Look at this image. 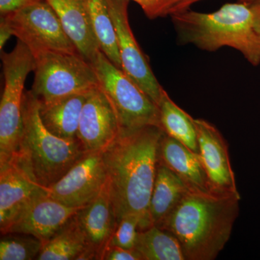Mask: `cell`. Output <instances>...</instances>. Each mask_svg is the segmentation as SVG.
<instances>
[{
  "instance_id": "obj_8",
  "label": "cell",
  "mask_w": 260,
  "mask_h": 260,
  "mask_svg": "<svg viewBox=\"0 0 260 260\" xmlns=\"http://www.w3.org/2000/svg\"><path fill=\"white\" fill-rule=\"evenodd\" d=\"M1 17L8 22L13 36L28 48L34 56L47 51L79 53L45 0Z\"/></svg>"
},
{
  "instance_id": "obj_6",
  "label": "cell",
  "mask_w": 260,
  "mask_h": 260,
  "mask_svg": "<svg viewBox=\"0 0 260 260\" xmlns=\"http://www.w3.org/2000/svg\"><path fill=\"white\" fill-rule=\"evenodd\" d=\"M90 64L96 73L99 87L115 110L121 128L156 126L162 129L158 106L122 70L101 50Z\"/></svg>"
},
{
  "instance_id": "obj_1",
  "label": "cell",
  "mask_w": 260,
  "mask_h": 260,
  "mask_svg": "<svg viewBox=\"0 0 260 260\" xmlns=\"http://www.w3.org/2000/svg\"><path fill=\"white\" fill-rule=\"evenodd\" d=\"M164 131L156 126L124 129L102 151L117 223L128 215L140 218L139 231L153 226L148 207L158 149Z\"/></svg>"
},
{
  "instance_id": "obj_2",
  "label": "cell",
  "mask_w": 260,
  "mask_h": 260,
  "mask_svg": "<svg viewBox=\"0 0 260 260\" xmlns=\"http://www.w3.org/2000/svg\"><path fill=\"white\" fill-rule=\"evenodd\" d=\"M240 195L189 189L160 229L180 243L186 260H213L229 242Z\"/></svg>"
},
{
  "instance_id": "obj_30",
  "label": "cell",
  "mask_w": 260,
  "mask_h": 260,
  "mask_svg": "<svg viewBox=\"0 0 260 260\" xmlns=\"http://www.w3.org/2000/svg\"><path fill=\"white\" fill-rule=\"evenodd\" d=\"M200 1H202V0H179L177 4L174 7V9H173L172 14L171 15L189 9L191 5ZM239 1L253 3V2L256 1V0H239Z\"/></svg>"
},
{
  "instance_id": "obj_11",
  "label": "cell",
  "mask_w": 260,
  "mask_h": 260,
  "mask_svg": "<svg viewBox=\"0 0 260 260\" xmlns=\"http://www.w3.org/2000/svg\"><path fill=\"white\" fill-rule=\"evenodd\" d=\"M49 194L29 172L18 154L0 167V231L6 233L27 207Z\"/></svg>"
},
{
  "instance_id": "obj_3",
  "label": "cell",
  "mask_w": 260,
  "mask_h": 260,
  "mask_svg": "<svg viewBox=\"0 0 260 260\" xmlns=\"http://www.w3.org/2000/svg\"><path fill=\"white\" fill-rule=\"evenodd\" d=\"M170 16L181 44L208 51L233 48L250 64H260V37L254 25L253 3H228L210 13L188 9Z\"/></svg>"
},
{
  "instance_id": "obj_5",
  "label": "cell",
  "mask_w": 260,
  "mask_h": 260,
  "mask_svg": "<svg viewBox=\"0 0 260 260\" xmlns=\"http://www.w3.org/2000/svg\"><path fill=\"white\" fill-rule=\"evenodd\" d=\"M4 89L0 103V167L18 153L23 133L24 85L36 67L31 51L20 41L10 52L2 51Z\"/></svg>"
},
{
  "instance_id": "obj_26",
  "label": "cell",
  "mask_w": 260,
  "mask_h": 260,
  "mask_svg": "<svg viewBox=\"0 0 260 260\" xmlns=\"http://www.w3.org/2000/svg\"><path fill=\"white\" fill-rule=\"evenodd\" d=\"M138 3L150 20L170 16L179 0H133Z\"/></svg>"
},
{
  "instance_id": "obj_10",
  "label": "cell",
  "mask_w": 260,
  "mask_h": 260,
  "mask_svg": "<svg viewBox=\"0 0 260 260\" xmlns=\"http://www.w3.org/2000/svg\"><path fill=\"white\" fill-rule=\"evenodd\" d=\"M107 182L102 151L87 152L49 188V194L68 206L83 208L96 198Z\"/></svg>"
},
{
  "instance_id": "obj_27",
  "label": "cell",
  "mask_w": 260,
  "mask_h": 260,
  "mask_svg": "<svg viewBox=\"0 0 260 260\" xmlns=\"http://www.w3.org/2000/svg\"><path fill=\"white\" fill-rule=\"evenodd\" d=\"M103 260H143V258L135 249L109 246L104 253Z\"/></svg>"
},
{
  "instance_id": "obj_29",
  "label": "cell",
  "mask_w": 260,
  "mask_h": 260,
  "mask_svg": "<svg viewBox=\"0 0 260 260\" xmlns=\"http://www.w3.org/2000/svg\"><path fill=\"white\" fill-rule=\"evenodd\" d=\"M11 36H13V34L10 25H8L5 19L1 17V22H0V49L1 50H3L5 44Z\"/></svg>"
},
{
  "instance_id": "obj_7",
  "label": "cell",
  "mask_w": 260,
  "mask_h": 260,
  "mask_svg": "<svg viewBox=\"0 0 260 260\" xmlns=\"http://www.w3.org/2000/svg\"><path fill=\"white\" fill-rule=\"evenodd\" d=\"M31 93L41 102L89 91L99 85L96 73L79 53L47 51L34 56Z\"/></svg>"
},
{
  "instance_id": "obj_28",
  "label": "cell",
  "mask_w": 260,
  "mask_h": 260,
  "mask_svg": "<svg viewBox=\"0 0 260 260\" xmlns=\"http://www.w3.org/2000/svg\"><path fill=\"white\" fill-rule=\"evenodd\" d=\"M42 0H0L1 16L10 14Z\"/></svg>"
},
{
  "instance_id": "obj_16",
  "label": "cell",
  "mask_w": 260,
  "mask_h": 260,
  "mask_svg": "<svg viewBox=\"0 0 260 260\" xmlns=\"http://www.w3.org/2000/svg\"><path fill=\"white\" fill-rule=\"evenodd\" d=\"M60 20L80 55L91 62L101 50L92 28L85 0H45Z\"/></svg>"
},
{
  "instance_id": "obj_18",
  "label": "cell",
  "mask_w": 260,
  "mask_h": 260,
  "mask_svg": "<svg viewBox=\"0 0 260 260\" xmlns=\"http://www.w3.org/2000/svg\"><path fill=\"white\" fill-rule=\"evenodd\" d=\"M90 90L48 102L39 101V115L43 124L51 133L61 139H78L82 109Z\"/></svg>"
},
{
  "instance_id": "obj_31",
  "label": "cell",
  "mask_w": 260,
  "mask_h": 260,
  "mask_svg": "<svg viewBox=\"0 0 260 260\" xmlns=\"http://www.w3.org/2000/svg\"><path fill=\"white\" fill-rule=\"evenodd\" d=\"M254 9V25L256 32L260 37V0H256L253 2Z\"/></svg>"
},
{
  "instance_id": "obj_9",
  "label": "cell",
  "mask_w": 260,
  "mask_h": 260,
  "mask_svg": "<svg viewBox=\"0 0 260 260\" xmlns=\"http://www.w3.org/2000/svg\"><path fill=\"white\" fill-rule=\"evenodd\" d=\"M112 16L120 54L121 70L158 107L164 88L150 68L147 56L140 49L128 18L129 0H107Z\"/></svg>"
},
{
  "instance_id": "obj_12",
  "label": "cell",
  "mask_w": 260,
  "mask_h": 260,
  "mask_svg": "<svg viewBox=\"0 0 260 260\" xmlns=\"http://www.w3.org/2000/svg\"><path fill=\"white\" fill-rule=\"evenodd\" d=\"M198 131L199 155L208 178L210 191L221 194H239L231 164L229 145L211 123L194 119Z\"/></svg>"
},
{
  "instance_id": "obj_13",
  "label": "cell",
  "mask_w": 260,
  "mask_h": 260,
  "mask_svg": "<svg viewBox=\"0 0 260 260\" xmlns=\"http://www.w3.org/2000/svg\"><path fill=\"white\" fill-rule=\"evenodd\" d=\"M120 129L106 94L99 85L92 89L82 109L77 138L87 151H103L116 139Z\"/></svg>"
},
{
  "instance_id": "obj_14",
  "label": "cell",
  "mask_w": 260,
  "mask_h": 260,
  "mask_svg": "<svg viewBox=\"0 0 260 260\" xmlns=\"http://www.w3.org/2000/svg\"><path fill=\"white\" fill-rule=\"evenodd\" d=\"M87 243L79 260L102 259L116 225L114 203L108 182L96 198L75 214Z\"/></svg>"
},
{
  "instance_id": "obj_21",
  "label": "cell",
  "mask_w": 260,
  "mask_h": 260,
  "mask_svg": "<svg viewBox=\"0 0 260 260\" xmlns=\"http://www.w3.org/2000/svg\"><path fill=\"white\" fill-rule=\"evenodd\" d=\"M87 243L75 215L43 246L39 260L78 259L86 251Z\"/></svg>"
},
{
  "instance_id": "obj_17",
  "label": "cell",
  "mask_w": 260,
  "mask_h": 260,
  "mask_svg": "<svg viewBox=\"0 0 260 260\" xmlns=\"http://www.w3.org/2000/svg\"><path fill=\"white\" fill-rule=\"evenodd\" d=\"M158 161L175 173L189 189L210 191L200 155L165 133L159 145Z\"/></svg>"
},
{
  "instance_id": "obj_22",
  "label": "cell",
  "mask_w": 260,
  "mask_h": 260,
  "mask_svg": "<svg viewBox=\"0 0 260 260\" xmlns=\"http://www.w3.org/2000/svg\"><path fill=\"white\" fill-rule=\"evenodd\" d=\"M135 249L143 260H186L177 238L155 225L139 231Z\"/></svg>"
},
{
  "instance_id": "obj_25",
  "label": "cell",
  "mask_w": 260,
  "mask_h": 260,
  "mask_svg": "<svg viewBox=\"0 0 260 260\" xmlns=\"http://www.w3.org/2000/svg\"><path fill=\"white\" fill-rule=\"evenodd\" d=\"M140 223V218L137 215H128L121 218L116 225L109 246L135 249L139 233Z\"/></svg>"
},
{
  "instance_id": "obj_24",
  "label": "cell",
  "mask_w": 260,
  "mask_h": 260,
  "mask_svg": "<svg viewBox=\"0 0 260 260\" xmlns=\"http://www.w3.org/2000/svg\"><path fill=\"white\" fill-rule=\"evenodd\" d=\"M44 243L38 238L20 233L2 234L0 260L37 259Z\"/></svg>"
},
{
  "instance_id": "obj_19",
  "label": "cell",
  "mask_w": 260,
  "mask_h": 260,
  "mask_svg": "<svg viewBox=\"0 0 260 260\" xmlns=\"http://www.w3.org/2000/svg\"><path fill=\"white\" fill-rule=\"evenodd\" d=\"M189 189L175 173L158 161L148 207L153 225L161 226Z\"/></svg>"
},
{
  "instance_id": "obj_20",
  "label": "cell",
  "mask_w": 260,
  "mask_h": 260,
  "mask_svg": "<svg viewBox=\"0 0 260 260\" xmlns=\"http://www.w3.org/2000/svg\"><path fill=\"white\" fill-rule=\"evenodd\" d=\"M158 109L160 124L164 133L199 155L198 131L194 119L173 102L164 89Z\"/></svg>"
},
{
  "instance_id": "obj_4",
  "label": "cell",
  "mask_w": 260,
  "mask_h": 260,
  "mask_svg": "<svg viewBox=\"0 0 260 260\" xmlns=\"http://www.w3.org/2000/svg\"><path fill=\"white\" fill-rule=\"evenodd\" d=\"M23 121L17 154L37 182L49 189L88 151L79 140L61 139L44 126L39 100L30 90L23 95Z\"/></svg>"
},
{
  "instance_id": "obj_23",
  "label": "cell",
  "mask_w": 260,
  "mask_h": 260,
  "mask_svg": "<svg viewBox=\"0 0 260 260\" xmlns=\"http://www.w3.org/2000/svg\"><path fill=\"white\" fill-rule=\"evenodd\" d=\"M85 3L101 51L121 70L117 36L107 0H85Z\"/></svg>"
},
{
  "instance_id": "obj_15",
  "label": "cell",
  "mask_w": 260,
  "mask_h": 260,
  "mask_svg": "<svg viewBox=\"0 0 260 260\" xmlns=\"http://www.w3.org/2000/svg\"><path fill=\"white\" fill-rule=\"evenodd\" d=\"M80 208L65 205L49 194L44 195L27 207L5 234H28L45 244L68 223Z\"/></svg>"
}]
</instances>
